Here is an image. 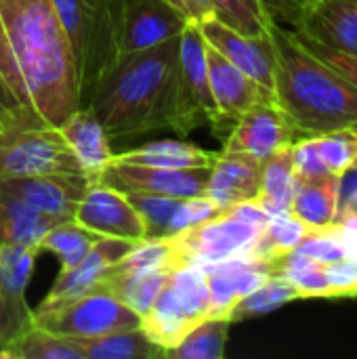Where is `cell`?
<instances>
[{
    "instance_id": "cell-33",
    "label": "cell",
    "mask_w": 357,
    "mask_h": 359,
    "mask_svg": "<svg viewBox=\"0 0 357 359\" xmlns=\"http://www.w3.org/2000/svg\"><path fill=\"white\" fill-rule=\"evenodd\" d=\"M6 349L13 359H84L76 339L59 337L38 326L25 330Z\"/></svg>"
},
{
    "instance_id": "cell-27",
    "label": "cell",
    "mask_w": 357,
    "mask_h": 359,
    "mask_svg": "<svg viewBox=\"0 0 357 359\" xmlns=\"http://www.w3.org/2000/svg\"><path fill=\"white\" fill-rule=\"evenodd\" d=\"M84 359H160L166 351L158 347L139 326L97 339H76Z\"/></svg>"
},
{
    "instance_id": "cell-4",
    "label": "cell",
    "mask_w": 357,
    "mask_h": 359,
    "mask_svg": "<svg viewBox=\"0 0 357 359\" xmlns=\"http://www.w3.org/2000/svg\"><path fill=\"white\" fill-rule=\"evenodd\" d=\"M53 2L74 61L78 107L88 109L97 84L120 59L124 0Z\"/></svg>"
},
{
    "instance_id": "cell-11",
    "label": "cell",
    "mask_w": 357,
    "mask_h": 359,
    "mask_svg": "<svg viewBox=\"0 0 357 359\" xmlns=\"http://www.w3.org/2000/svg\"><path fill=\"white\" fill-rule=\"evenodd\" d=\"M74 221L101 238H118L135 244L147 238L145 221L130 200L99 179L88 181V187L74 212Z\"/></svg>"
},
{
    "instance_id": "cell-35",
    "label": "cell",
    "mask_w": 357,
    "mask_h": 359,
    "mask_svg": "<svg viewBox=\"0 0 357 359\" xmlns=\"http://www.w3.org/2000/svg\"><path fill=\"white\" fill-rule=\"evenodd\" d=\"M145 221L147 238H170V223L181 198L156 194H124Z\"/></svg>"
},
{
    "instance_id": "cell-25",
    "label": "cell",
    "mask_w": 357,
    "mask_h": 359,
    "mask_svg": "<svg viewBox=\"0 0 357 359\" xmlns=\"http://www.w3.org/2000/svg\"><path fill=\"white\" fill-rule=\"evenodd\" d=\"M217 154L206 151L189 141H151L141 147L116 154V160L158 168H200L213 166Z\"/></svg>"
},
{
    "instance_id": "cell-24",
    "label": "cell",
    "mask_w": 357,
    "mask_h": 359,
    "mask_svg": "<svg viewBox=\"0 0 357 359\" xmlns=\"http://www.w3.org/2000/svg\"><path fill=\"white\" fill-rule=\"evenodd\" d=\"M55 225H59L55 219L34 210L19 198L0 191V246L15 244L38 250L40 240Z\"/></svg>"
},
{
    "instance_id": "cell-3",
    "label": "cell",
    "mask_w": 357,
    "mask_h": 359,
    "mask_svg": "<svg viewBox=\"0 0 357 359\" xmlns=\"http://www.w3.org/2000/svg\"><path fill=\"white\" fill-rule=\"evenodd\" d=\"M274 95L299 139L357 128V86L307 53L290 29L269 23Z\"/></svg>"
},
{
    "instance_id": "cell-17",
    "label": "cell",
    "mask_w": 357,
    "mask_h": 359,
    "mask_svg": "<svg viewBox=\"0 0 357 359\" xmlns=\"http://www.w3.org/2000/svg\"><path fill=\"white\" fill-rule=\"evenodd\" d=\"M135 246V242L118 240V238H99L95 246L88 250V255L72 269L59 271L55 284L50 286L44 301L38 305L36 311L53 309L59 305H65L95 288L101 286L105 273Z\"/></svg>"
},
{
    "instance_id": "cell-23",
    "label": "cell",
    "mask_w": 357,
    "mask_h": 359,
    "mask_svg": "<svg viewBox=\"0 0 357 359\" xmlns=\"http://www.w3.org/2000/svg\"><path fill=\"white\" fill-rule=\"evenodd\" d=\"M339 196H341V177L326 175L311 181H299L290 215L297 217L311 231L328 229L337 223L339 217Z\"/></svg>"
},
{
    "instance_id": "cell-21",
    "label": "cell",
    "mask_w": 357,
    "mask_h": 359,
    "mask_svg": "<svg viewBox=\"0 0 357 359\" xmlns=\"http://www.w3.org/2000/svg\"><path fill=\"white\" fill-rule=\"evenodd\" d=\"M36 248L4 244L0 246V288L8 311V322L15 341L34 326V309H29L25 290L38 259Z\"/></svg>"
},
{
    "instance_id": "cell-20",
    "label": "cell",
    "mask_w": 357,
    "mask_h": 359,
    "mask_svg": "<svg viewBox=\"0 0 357 359\" xmlns=\"http://www.w3.org/2000/svg\"><path fill=\"white\" fill-rule=\"evenodd\" d=\"M295 29L332 50L357 57V0H316Z\"/></svg>"
},
{
    "instance_id": "cell-9",
    "label": "cell",
    "mask_w": 357,
    "mask_h": 359,
    "mask_svg": "<svg viewBox=\"0 0 357 359\" xmlns=\"http://www.w3.org/2000/svg\"><path fill=\"white\" fill-rule=\"evenodd\" d=\"M36 175H84L57 126L0 130V181Z\"/></svg>"
},
{
    "instance_id": "cell-22",
    "label": "cell",
    "mask_w": 357,
    "mask_h": 359,
    "mask_svg": "<svg viewBox=\"0 0 357 359\" xmlns=\"http://www.w3.org/2000/svg\"><path fill=\"white\" fill-rule=\"evenodd\" d=\"M59 130L88 179H99V175L116 158L107 133L90 109H74L59 124Z\"/></svg>"
},
{
    "instance_id": "cell-30",
    "label": "cell",
    "mask_w": 357,
    "mask_h": 359,
    "mask_svg": "<svg viewBox=\"0 0 357 359\" xmlns=\"http://www.w3.org/2000/svg\"><path fill=\"white\" fill-rule=\"evenodd\" d=\"M101 236L80 227L76 221H63L55 225L38 244L40 252H53L59 257L61 271L76 267Z\"/></svg>"
},
{
    "instance_id": "cell-5",
    "label": "cell",
    "mask_w": 357,
    "mask_h": 359,
    "mask_svg": "<svg viewBox=\"0 0 357 359\" xmlns=\"http://www.w3.org/2000/svg\"><path fill=\"white\" fill-rule=\"evenodd\" d=\"M269 219L257 202H242L200 225L170 236L179 265L208 267L250 255Z\"/></svg>"
},
{
    "instance_id": "cell-31",
    "label": "cell",
    "mask_w": 357,
    "mask_h": 359,
    "mask_svg": "<svg viewBox=\"0 0 357 359\" xmlns=\"http://www.w3.org/2000/svg\"><path fill=\"white\" fill-rule=\"evenodd\" d=\"M309 231L311 229L307 225H303L290 212L274 215L267 221V225L263 227L250 257H259V259H267V261L284 257V255L297 250V246L305 240V236Z\"/></svg>"
},
{
    "instance_id": "cell-1",
    "label": "cell",
    "mask_w": 357,
    "mask_h": 359,
    "mask_svg": "<svg viewBox=\"0 0 357 359\" xmlns=\"http://www.w3.org/2000/svg\"><path fill=\"white\" fill-rule=\"evenodd\" d=\"M78 109L72 53L53 0H0V130L57 126Z\"/></svg>"
},
{
    "instance_id": "cell-29",
    "label": "cell",
    "mask_w": 357,
    "mask_h": 359,
    "mask_svg": "<svg viewBox=\"0 0 357 359\" xmlns=\"http://www.w3.org/2000/svg\"><path fill=\"white\" fill-rule=\"evenodd\" d=\"M299 299L297 288L280 278V276H271L269 280H265L259 288H255L252 292H248L246 297H242L229 311L227 320L231 324L236 322H244L250 318H259V316H267L292 301Z\"/></svg>"
},
{
    "instance_id": "cell-43",
    "label": "cell",
    "mask_w": 357,
    "mask_h": 359,
    "mask_svg": "<svg viewBox=\"0 0 357 359\" xmlns=\"http://www.w3.org/2000/svg\"><path fill=\"white\" fill-rule=\"evenodd\" d=\"M0 359H13V355H11L8 349H2V347H0Z\"/></svg>"
},
{
    "instance_id": "cell-10",
    "label": "cell",
    "mask_w": 357,
    "mask_h": 359,
    "mask_svg": "<svg viewBox=\"0 0 357 359\" xmlns=\"http://www.w3.org/2000/svg\"><path fill=\"white\" fill-rule=\"evenodd\" d=\"M210 166L200 168H158L112 160L99 181L122 194H156L168 198L204 196Z\"/></svg>"
},
{
    "instance_id": "cell-41",
    "label": "cell",
    "mask_w": 357,
    "mask_h": 359,
    "mask_svg": "<svg viewBox=\"0 0 357 359\" xmlns=\"http://www.w3.org/2000/svg\"><path fill=\"white\" fill-rule=\"evenodd\" d=\"M164 2L170 4V6H175L177 11H181V13H183L187 19H191V21H198V23L206 21L204 13H202L200 4H198L196 0H164Z\"/></svg>"
},
{
    "instance_id": "cell-15",
    "label": "cell",
    "mask_w": 357,
    "mask_h": 359,
    "mask_svg": "<svg viewBox=\"0 0 357 359\" xmlns=\"http://www.w3.org/2000/svg\"><path fill=\"white\" fill-rule=\"evenodd\" d=\"M206 63H208V82L213 90V99L221 118V135L227 137L234 128L236 120L246 114L252 105L276 99L259 86L250 76H246L240 67L227 61L221 53L206 44ZM219 135V137H221Z\"/></svg>"
},
{
    "instance_id": "cell-6",
    "label": "cell",
    "mask_w": 357,
    "mask_h": 359,
    "mask_svg": "<svg viewBox=\"0 0 357 359\" xmlns=\"http://www.w3.org/2000/svg\"><path fill=\"white\" fill-rule=\"evenodd\" d=\"M210 316L208 280L198 265H177L158 294L141 328L164 351L177 347L183 337Z\"/></svg>"
},
{
    "instance_id": "cell-32",
    "label": "cell",
    "mask_w": 357,
    "mask_h": 359,
    "mask_svg": "<svg viewBox=\"0 0 357 359\" xmlns=\"http://www.w3.org/2000/svg\"><path fill=\"white\" fill-rule=\"evenodd\" d=\"M173 267H164V269H154V271H145V273H137L124 280H116L109 284H101L107 290H112L126 307H130L141 320L149 313V309L154 307L158 294L162 292L168 273Z\"/></svg>"
},
{
    "instance_id": "cell-14",
    "label": "cell",
    "mask_w": 357,
    "mask_h": 359,
    "mask_svg": "<svg viewBox=\"0 0 357 359\" xmlns=\"http://www.w3.org/2000/svg\"><path fill=\"white\" fill-rule=\"evenodd\" d=\"M86 175H36L0 181V191L19 198L57 223L74 221V212L88 187Z\"/></svg>"
},
{
    "instance_id": "cell-7",
    "label": "cell",
    "mask_w": 357,
    "mask_h": 359,
    "mask_svg": "<svg viewBox=\"0 0 357 359\" xmlns=\"http://www.w3.org/2000/svg\"><path fill=\"white\" fill-rule=\"evenodd\" d=\"M202 126H210L217 137L221 135V118L208 82L206 42L200 23L189 19L179 38L175 120L170 130L179 137H187Z\"/></svg>"
},
{
    "instance_id": "cell-19",
    "label": "cell",
    "mask_w": 357,
    "mask_h": 359,
    "mask_svg": "<svg viewBox=\"0 0 357 359\" xmlns=\"http://www.w3.org/2000/svg\"><path fill=\"white\" fill-rule=\"evenodd\" d=\"M208 280L210 292V316L208 318H227L231 307L259 288L265 280L271 278V263L259 257H238L217 265L202 267Z\"/></svg>"
},
{
    "instance_id": "cell-37",
    "label": "cell",
    "mask_w": 357,
    "mask_h": 359,
    "mask_svg": "<svg viewBox=\"0 0 357 359\" xmlns=\"http://www.w3.org/2000/svg\"><path fill=\"white\" fill-rule=\"evenodd\" d=\"M295 40L307 50L311 53L316 59H320L324 65H328L330 69H335L337 74H341L343 78H347L351 84L357 86V57H351V55H345V53H339V50H332L316 40H311L309 36L301 34L299 29H290Z\"/></svg>"
},
{
    "instance_id": "cell-8",
    "label": "cell",
    "mask_w": 357,
    "mask_h": 359,
    "mask_svg": "<svg viewBox=\"0 0 357 359\" xmlns=\"http://www.w3.org/2000/svg\"><path fill=\"white\" fill-rule=\"evenodd\" d=\"M34 326L67 339H97L141 326V318L112 290L99 286L65 305L36 311Z\"/></svg>"
},
{
    "instance_id": "cell-34",
    "label": "cell",
    "mask_w": 357,
    "mask_h": 359,
    "mask_svg": "<svg viewBox=\"0 0 357 359\" xmlns=\"http://www.w3.org/2000/svg\"><path fill=\"white\" fill-rule=\"evenodd\" d=\"M320 156L335 177H345L357 170V128H341L316 137Z\"/></svg>"
},
{
    "instance_id": "cell-40",
    "label": "cell",
    "mask_w": 357,
    "mask_h": 359,
    "mask_svg": "<svg viewBox=\"0 0 357 359\" xmlns=\"http://www.w3.org/2000/svg\"><path fill=\"white\" fill-rule=\"evenodd\" d=\"M324 271L330 284V299L357 297V255L345 257L335 263H326Z\"/></svg>"
},
{
    "instance_id": "cell-39",
    "label": "cell",
    "mask_w": 357,
    "mask_h": 359,
    "mask_svg": "<svg viewBox=\"0 0 357 359\" xmlns=\"http://www.w3.org/2000/svg\"><path fill=\"white\" fill-rule=\"evenodd\" d=\"M316 0H259L265 19L274 25L295 29Z\"/></svg>"
},
{
    "instance_id": "cell-12",
    "label": "cell",
    "mask_w": 357,
    "mask_h": 359,
    "mask_svg": "<svg viewBox=\"0 0 357 359\" xmlns=\"http://www.w3.org/2000/svg\"><path fill=\"white\" fill-rule=\"evenodd\" d=\"M297 139L299 135L280 105L274 101H263L236 120L234 128L225 137L223 151L248 154L263 162L276 151L292 145Z\"/></svg>"
},
{
    "instance_id": "cell-18",
    "label": "cell",
    "mask_w": 357,
    "mask_h": 359,
    "mask_svg": "<svg viewBox=\"0 0 357 359\" xmlns=\"http://www.w3.org/2000/svg\"><path fill=\"white\" fill-rule=\"evenodd\" d=\"M263 181V162L240 151H219L208 175L204 196L219 208L257 202Z\"/></svg>"
},
{
    "instance_id": "cell-26",
    "label": "cell",
    "mask_w": 357,
    "mask_h": 359,
    "mask_svg": "<svg viewBox=\"0 0 357 359\" xmlns=\"http://www.w3.org/2000/svg\"><path fill=\"white\" fill-rule=\"evenodd\" d=\"M299 179L292 162V145H288L276 151L274 156H269L267 160H263V181H261V194L257 198V204L269 217L288 212Z\"/></svg>"
},
{
    "instance_id": "cell-13",
    "label": "cell",
    "mask_w": 357,
    "mask_h": 359,
    "mask_svg": "<svg viewBox=\"0 0 357 359\" xmlns=\"http://www.w3.org/2000/svg\"><path fill=\"white\" fill-rule=\"evenodd\" d=\"M200 32L208 46H213L227 61L240 67L246 76H250L259 86H263L276 99L274 95L276 57H274V44H271L269 32L265 36H246L225 25L217 17L202 21Z\"/></svg>"
},
{
    "instance_id": "cell-36",
    "label": "cell",
    "mask_w": 357,
    "mask_h": 359,
    "mask_svg": "<svg viewBox=\"0 0 357 359\" xmlns=\"http://www.w3.org/2000/svg\"><path fill=\"white\" fill-rule=\"evenodd\" d=\"M215 17L246 36H265L269 27L259 0H215Z\"/></svg>"
},
{
    "instance_id": "cell-16",
    "label": "cell",
    "mask_w": 357,
    "mask_h": 359,
    "mask_svg": "<svg viewBox=\"0 0 357 359\" xmlns=\"http://www.w3.org/2000/svg\"><path fill=\"white\" fill-rule=\"evenodd\" d=\"M187 17L164 0H124L120 57L181 36Z\"/></svg>"
},
{
    "instance_id": "cell-2",
    "label": "cell",
    "mask_w": 357,
    "mask_h": 359,
    "mask_svg": "<svg viewBox=\"0 0 357 359\" xmlns=\"http://www.w3.org/2000/svg\"><path fill=\"white\" fill-rule=\"evenodd\" d=\"M179 38L122 55L97 84L88 109L112 143L173 128Z\"/></svg>"
},
{
    "instance_id": "cell-38",
    "label": "cell",
    "mask_w": 357,
    "mask_h": 359,
    "mask_svg": "<svg viewBox=\"0 0 357 359\" xmlns=\"http://www.w3.org/2000/svg\"><path fill=\"white\" fill-rule=\"evenodd\" d=\"M292 162L299 181H311L330 175L320 156L316 137H301L292 143Z\"/></svg>"
},
{
    "instance_id": "cell-42",
    "label": "cell",
    "mask_w": 357,
    "mask_h": 359,
    "mask_svg": "<svg viewBox=\"0 0 357 359\" xmlns=\"http://www.w3.org/2000/svg\"><path fill=\"white\" fill-rule=\"evenodd\" d=\"M13 341H15V337H13V330H11L8 311H6V303H4L2 288H0V347L6 349Z\"/></svg>"
},
{
    "instance_id": "cell-28",
    "label": "cell",
    "mask_w": 357,
    "mask_h": 359,
    "mask_svg": "<svg viewBox=\"0 0 357 359\" xmlns=\"http://www.w3.org/2000/svg\"><path fill=\"white\" fill-rule=\"evenodd\" d=\"M231 322L227 318H206L191 328L183 341L166 351L168 359H223Z\"/></svg>"
}]
</instances>
